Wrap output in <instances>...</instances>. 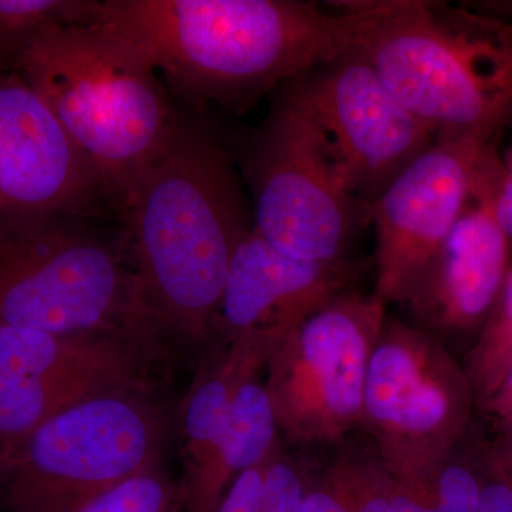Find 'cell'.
I'll use <instances>...</instances> for the list:
<instances>
[{
	"mask_svg": "<svg viewBox=\"0 0 512 512\" xmlns=\"http://www.w3.org/2000/svg\"><path fill=\"white\" fill-rule=\"evenodd\" d=\"M92 22L133 43L175 93L234 110L350 47L336 13L299 0H103Z\"/></svg>",
	"mask_w": 512,
	"mask_h": 512,
	"instance_id": "1",
	"label": "cell"
},
{
	"mask_svg": "<svg viewBox=\"0 0 512 512\" xmlns=\"http://www.w3.org/2000/svg\"><path fill=\"white\" fill-rule=\"evenodd\" d=\"M120 215L158 329L207 342L232 256L252 228L227 150L204 128L181 121Z\"/></svg>",
	"mask_w": 512,
	"mask_h": 512,
	"instance_id": "2",
	"label": "cell"
},
{
	"mask_svg": "<svg viewBox=\"0 0 512 512\" xmlns=\"http://www.w3.org/2000/svg\"><path fill=\"white\" fill-rule=\"evenodd\" d=\"M350 46L437 137L495 141L512 123V22L426 0L332 3Z\"/></svg>",
	"mask_w": 512,
	"mask_h": 512,
	"instance_id": "3",
	"label": "cell"
},
{
	"mask_svg": "<svg viewBox=\"0 0 512 512\" xmlns=\"http://www.w3.org/2000/svg\"><path fill=\"white\" fill-rule=\"evenodd\" d=\"M12 73L45 101L121 212L181 123L150 60L100 23L56 25Z\"/></svg>",
	"mask_w": 512,
	"mask_h": 512,
	"instance_id": "4",
	"label": "cell"
},
{
	"mask_svg": "<svg viewBox=\"0 0 512 512\" xmlns=\"http://www.w3.org/2000/svg\"><path fill=\"white\" fill-rule=\"evenodd\" d=\"M72 221L0 222V325L156 339L133 266Z\"/></svg>",
	"mask_w": 512,
	"mask_h": 512,
	"instance_id": "5",
	"label": "cell"
},
{
	"mask_svg": "<svg viewBox=\"0 0 512 512\" xmlns=\"http://www.w3.org/2000/svg\"><path fill=\"white\" fill-rule=\"evenodd\" d=\"M168 417L151 386L94 394L43 421L0 470L9 512H73L161 466Z\"/></svg>",
	"mask_w": 512,
	"mask_h": 512,
	"instance_id": "6",
	"label": "cell"
},
{
	"mask_svg": "<svg viewBox=\"0 0 512 512\" xmlns=\"http://www.w3.org/2000/svg\"><path fill=\"white\" fill-rule=\"evenodd\" d=\"M252 228L302 261L345 264L362 208L328 137L288 84L245 151Z\"/></svg>",
	"mask_w": 512,
	"mask_h": 512,
	"instance_id": "7",
	"label": "cell"
},
{
	"mask_svg": "<svg viewBox=\"0 0 512 512\" xmlns=\"http://www.w3.org/2000/svg\"><path fill=\"white\" fill-rule=\"evenodd\" d=\"M387 306L349 289L272 342L266 390L279 439L302 448H336L362 429L370 357Z\"/></svg>",
	"mask_w": 512,
	"mask_h": 512,
	"instance_id": "8",
	"label": "cell"
},
{
	"mask_svg": "<svg viewBox=\"0 0 512 512\" xmlns=\"http://www.w3.org/2000/svg\"><path fill=\"white\" fill-rule=\"evenodd\" d=\"M477 407L464 366L409 320L387 315L367 370L362 430L393 476L431 470L466 440Z\"/></svg>",
	"mask_w": 512,
	"mask_h": 512,
	"instance_id": "9",
	"label": "cell"
},
{
	"mask_svg": "<svg viewBox=\"0 0 512 512\" xmlns=\"http://www.w3.org/2000/svg\"><path fill=\"white\" fill-rule=\"evenodd\" d=\"M154 339L128 333L57 335L0 325V470L66 407L121 387L151 386Z\"/></svg>",
	"mask_w": 512,
	"mask_h": 512,
	"instance_id": "10",
	"label": "cell"
},
{
	"mask_svg": "<svg viewBox=\"0 0 512 512\" xmlns=\"http://www.w3.org/2000/svg\"><path fill=\"white\" fill-rule=\"evenodd\" d=\"M288 86L328 137L367 215L387 185L436 141L355 47Z\"/></svg>",
	"mask_w": 512,
	"mask_h": 512,
	"instance_id": "11",
	"label": "cell"
},
{
	"mask_svg": "<svg viewBox=\"0 0 512 512\" xmlns=\"http://www.w3.org/2000/svg\"><path fill=\"white\" fill-rule=\"evenodd\" d=\"M497 141V140H495ZM495 141L444 138L397 175L369 211L376 231L375 295L403 305L463 215Z\"/></svg>",
	"mask_w": 512,
	"mask_h": 512,
	"instance_id": "12",
	"label": "cell"
},
{
	"mask_svg": "<svg viewBox=\"0 0 512 512\" xmlns=\"http://www.w3.org/2000/svg\"><path fill=\"white\" fill-rule=\"evenodd\" d=\"M104 205L99 174L52 110L18 74L0 70V222L79 220Z\"/></svg>",
	"mask_w": 512,
	"mask_h": 512,
	"instance_id": "13",
	"label": "cell"
},
{
	"mask_svg": "<svg viewBox=\"0 0 512 512\" xmlns=\"http://www.w3.org/2000/svg\"><path fill=\"white\" fill-rule=\"evenodd\" d=\"M498 165L495 153L463 215L400 305L410 323L446 346L468 336L477 339L510 274L512 245L494 212Z\"/></svg>",
	"mask_w": 512,
	"mask_h": 512,
	"instance_id": "14",
	"label": "cell"
},
{
	"mask_svg": "<svg viewBox=\"0 0 512 512\" xmlns=\"http://www.w3.org/2000/svg\"><path fill=\"white\" fill-rule=\"evenodd\" d=\"M355 272L349 262L319 264L292 258L251 228L232 256L212 333L228 345L259 330L284 335L352 289Z\"/></svg>",
	"mask_w": 512,
	"mask_h": 512,
	"instance_id": "15",
	"label": "cell"
},
{
	"mask_svg": "<svg viewBox=\"0 0 512 512\" xmlns=\"http://www.w3.org/2000/svg\"><path fill=\"white\" fill-rule=\"evenodd\" d=\"M265 383L256 375L238 387L227 423L202 466L181 481L184 512H214L239 474L264 463L279 443Z\"/></svg>",
	"mask_w": 512,
	"mask_h": 512,
	"instance_id": "16",
	"label": "cell"
},
{
	"mask_svg": "<svg viewBox=\"0 0 512 512\" xmlns=\"http://www.w3.org/2000/svg\"><path fill=\"white\" fill-rule=\"evenodd\" d=\"M338 448L315 487H306L303 512H392L394 478L375 448Z\"/></svg>",
	"mask_w": 512,
	"mask_h": 512,
	"instance_id": "17",
	"label": "cell"
},
{
	"mask_svg": "<svg viewBox=\"0 0 512 512\" xmlns=\"http://www.w3.org/2000/svg\"><path fill=\"white\" fill-rule=\"evenodd\" d=\"M94 0H0V70L12 72L20 56L56 25L90 23Z\"/></svg>",
	"mask_w": 512,
	"mask_h": 512,
	"instance_id": "18",
	"label": "cell"
},
{
	"mask_svg": "<svg viewBox=\"0 0 512 512\" xmlns=\"http://www.w3.org/2000/svg\"><path fill=\"white\" fill-rule=\"evenodd\" d=\"M463 366L477 407L500 387L512 369V266L500 299Z\"/></svg>",
	"mask_w": 512,
	"mask_h": 512,
	"instance_id": "19",
	"label": "cell"
},
{
	"mask_svg": "<svg viewBox=\"0 0 512 512\" xmlns=\"http://www.w3.org/2000/svg\"><path fill=\"white\" fill-rule=\"evenodd\" d=\"M73 512H184L180 484L161 466L127 478Z\"/></svg>",
	"mask_w": 512,
	"mask_h": 512,
	"instance_id": "20",
	"label": "cell"
},
{
	"mask_svg": "<svg viewBox=\"0 0 512 512\" xmlns=\"http://www.w3.org/2000/svg\"><path fill=\"white\" fill-rule=\"evenodd\" d=\"M301 466L279 441L266 461L261 512H303L308 485Z\"/></svg>",
	"mask_w": 512,
	"mask_h": 512,
	"instance_id": "21",
	"label": "cell"
},
{
	"mask_svg": "<svg viewBox=\"0 0 512 512\" xmlns=\"http://www.w3.org/2000/svg\"><path fill=\"white\" fill-rule=\"evenodd\" d=\"M433 483L443 512H480V478L456 453L433 468Z\"/></svg>",
	"mask_w": 512,
	"mask_h": 512,
	"instance_id": "22",
	"label": "cell"
},
{
	"mask_svg": "<svg viewBox=\"0 0 512 512\" xmlns=\"http://www.w3.org/2000/svg\"><path fill=\"white\" fill-rule=\"evenodd\" d=\"M433 468L421 473L393 476L392 512H443L434 491Z\"/></svg>",
	"mask_w": 512,
	"mask_h": 512,
	"instance_id": "23",
	"label": "cell"
},
{
	"mask_svg": "<svg viewBox=\"0 0 512 512\" xmlns=\"http://www.w3.org/2000/svg\"><path fill=\"white\" fill-rule=\"evenodd\" d=\"M266 461L239 474L214 512H261Z\"/></svg>",
	"mask_w": 512,
	"mask_h": 512,
	"instance_id": "24",
	"label": "cell"
},
{
	"mask_svg": "<svg viewBox=\"0 0 512 512\" xmlns=\"http://www.w3.org/2000/svg\"><path fill=\"white\" fill-rule=\"evenodd\" d=\"M477 409L490 420L495 434L512 437V369L500 387Z\"/></svg>",
	"mask_w": 512,
	"mask_h": 512,
	"instance_id": "25",
	"label": "cell"
},
{
	"mask_svg": "<svg viewBox=\"0 0 512 512\" xmlns=\"http://www.w3.org/2000/svg\"><path fill=\"white\" fill-rule=\"evenodd\" d=\"M494 212L498 224L512 245V144L503 160L500 158L494 188Z\"/></svg>",
	"mask_w": 512,
	"mask_h": 512,
	"instance_id": "26",
	"label": "cell"
},
{
	"mask_svg": "<svg viewBox=\"0 0 512 512\" xmlns=\"http://www.w3.org/2000/svg\"><path fill=\"white\" fill-rule=\"evenodd\" d=\"M483 467L484 477L478 474L481 485L480 512H512V484L497 471Z\"/></svg>",
	"mask_w": 512,
	"mask_h": 512,
	"instance_id": "27",
	"label": "cell"
},
{
	"mask_svg": "<svg viewBox=\"0 0 512 512\" xmlns=\"http://www.w3.org/2000/svg\"><path fill=\"white\" fill-rule=\"evenodd\" d=\"M478 463L497 471L512 484V437L495 434V439L484 446Z\"/></svg>",
	"mask_w": 512,
	"mask_h": 512,
	"instance_id": "28",
	"label": "cell"
},
{
	"mask_svg": "<svg viewBox=\"0 0 512 512\" xmlns=\"http://www.w3.org/2000/svg\"><path fill=\"white\" fill-rule=\"evenodd\" d=\"M474 8L484 10L491 15L498 16L512 22V0H490V2H478Z\"/></svg>",
	"mask_w": 512,
	"mask_h": 512,
	"instance_id": "29",
	"label": "cell"
}]
</instances>
